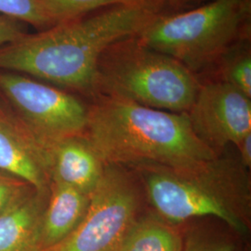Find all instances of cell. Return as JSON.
Listing matches in <instances>:
<instances>
[{
	"label": "cell",
	"instance_id": "6da1fadb",
	"mask_svg": "<svg viewBox=\"0 0 251 251\" xmlns=\"http://www.w3.org/2000/svg\"><path fill=\"white\" fill-rule=\"evenodd\" d=\"M157 15L144 7L116 6L89 18L57 24L1 47L0 71L96 94L100 55L118 40L139 35Z\"/></svg>",
	"mask_w": 251,
	"mask_h": 251
},
{
	"label": "cell",
	"instance_id": "7c38bea8",
	"mask_svg": "<svg viewBox=\"0 0 251 251\" xmlns=\"http://www.w3.org/2000/svg\"><path fill=\"white\" fill-rule=\"evenodd\" d=\"M90 203L89 195L52 181L41 224V251L61 242L72 233L84 219Z\"/></svg>",
	"mask_w": 251,
	"mask_h": 251
},
{
	"label": "cell",
	"instance_id": "277c9868",
	"mask_svg": "<svg viewBox=\"0 0 251 251\" xmlns=\"http://www.w3.org/2000/svg\"><path fill=\"white\" fill-rule=\"evenodd\" d=\"M200 84L176 59L144 45L138 36L118 40L100 57L96 94L172 113H187Z\"/></svg>",
	"mask_w": 251,
	"mask_h": 251
},
{
	"label": "cell",
	"instance_id": "ba28073f",
	"mask_svg": "<svg viewBox=\"0 0 251 251\" xmlns=\"http://www.w3.org/2000/svg\"><path fill=\"white\" fill-rule=\"evenodd\" d=\"M187 115L198 137L214 150L238 146L251 133V98L225 81L200 86Z\"/></svg>",
	"mask_w": 251,
	"mask_h": 251
},
{
	"label": "cell",
	"instance_id": "4fadbf2b",
	"mask_svg": "<svg viewBox=\"0 0 251 251\" xmlns=\"http://www.w3.org/2000/svg\"><path fill=\"white\" fill-rule=\"evenodd\" d=\"M179 230L162 218L147 216L135 220L119 251H182Z\"/></svg>",
	"mask_w": 251,
	"mask_h": 251
},
{
	"label": "cell",
	"instance_id": "ffe728a7",
	"mask_svg": "<svg viewBox=\"0 0 251 251\" xmlns=\"http://www.w3.org/2000/svg\"><path fill=\"white\" fill-rule=\"evenodd\" d=\"M238 149L241 154V162L245 168L251 166V133L247 135L238 144Z\"/></svg>",
	"mask_w": 251,
	"mask_h": 251
},
{
	"label": "cell",
	"instance_id": "ac0fdd59",
	"mask_svg": "<svg viewBox=\"0 0 251 251\" xmlns=\"http://www.w3.org/2000/svg\"><path fill=\"white\" fill-rule=\"evenodd\" d=\"M232 243L203 234H192L183 245L182 251H233Z\"/></svg>",
	"mask_w": 251,
	"mask_h": 251
},
{
	"label": "cell",
	"instance_id": "e0dca14e",
	"mask_svg": "<svg viewBox=\"0 0 251 251\" xmlns=\"http://www.w3.org/2000/svg\"><path fill=\"white\" fill-rule=\"evenodd\" d=\"M32 189L25 181L0 171V214Z\"/></svg>",
	"mask_w": 251,
	"mask_h": 251
},
{
	"label": "cell",
	"instance_id": "2e32d148",
	"mask_svg": "<svg viewBox=\"0 0 251 251\" xmlns=\"http://www.w3.org/2000/svg\"><path fill=\"white\" fill-rule=\"evenodd\" d=\"M0 15L36 27L53 26L40 0H0Z\"/></svg>",
	"mask_w": 251,
	"mask_h": 251
},
{
	"label": "cell",
	"instance_id": "52a82bcc",
	"mask_svg": "<svg viewBox=\"0 0 251 251\" xmlns=\"http://www.w3.org/2000/svg\"><path fill=\"white\" fill-rule=\"evenodd\" d=\"M139 205V194L128 174L120 167L105 166L79 225L61 242L42 251H119Z\"/></svg>",
	"mask_w": 251,
	"mask_h": 251
},
{
	"label": "cell",
	"instance_id": "5b68a950",
	"mask_svg": "<svg viewBox=\"0 0 251 251\" xmlns=\"http://www.w3.org/2000/svg\"><path fill=\"white\" fill-rule=\"evenodd\" d=\"M251 12V0H212L172 15H157L137 36L195 73L217 63L241 39Z\"/></svg>",
	"mask_w": 251,
	"mask_h": 251
},
{
	"label": "cell",
	"instance_id": "8992f818",
	"mask_svg": "<svg viewBox=\"0 0 251 251\" xmlns=\"http://www.w3.org/2000/svg\"><path fill=\"white\" fill-rule=\"evenodd\" d=\"M0 92L44 150L85 133L89 108L65 91L22 74L0 71Z\"/></svg>",
	"mask_w": 251,
	"mask_h": 251
},
{
	"label": "cell",
	"instance_id": "9a60e30c",
	"mask_svg": "<svg viewBox=\"0 0 251 251\" xmlns=\"http://www.w3.org/2000/svg\"><path fill=\"white\" fill-rule=\"evenodd\" d=\"M218 62L224 81L251 98V50L248 38H241L230 46Z\"/></svg>",
	"mask_w": 251,
	"mask_h": 251
},
{
	"label": "cell",
	"instance_id": "7a4b0ae2",
	"mask_svg": "<svg viewBox=\"0 0 251 251\" xmlns=\"http://www.w3.org/2000/svg\"><path fill=\"white\" fill-rule=\"evenodd\" d=\"M84 135L104 166L191 169L218 156L198 137L187 113L100 96L89 108Z\"/></svg>",
	"mask_w": 251,
	"mask_h": 251
},
{
	"label": "cell",
	"instance_id": "3957f363",
	"mask_svg": "<svg viewBox=\"0 0 251 251\" xmlns=\"http://www.w3.org/2000/svg\"><path fill=\"white\" fill-rule=\"evenodd\" d=\"M137 170L149 202L165 221L179 224L211 216L240 234L249 232L250 184L236 162L217 156L191 169L141 166Z\"/></svg>",
	"mask_w": 251,
	"mask_h": 251
},
{
	"label": "cell",
	"instance_id": "30bf717a",
	"mask_svg": "<svg viewBox=\"0 0 251 251\" xmlns=\"http://www.w3.org/2000/svg\"><path fill=\"white\" fill-rule=\"evenodd\" d=\"M50 181L60 182L91 196L105 166L85 136L62 140L45 149Z\"/></svg>",
	"mask_w": 251,
	"mask_h": 251
},
{
	"label": "cell",
	"instance_id": "8fae6325",
	"mask_svg": "<svg viewBox=\"0 0 251 251\" xmlns=\"http://www.w3.org/2000/svg\"><path fill=\"white\" fill-rule=\"evenodd\" d=\"M50 191L30 190L0 214V251H41L42 218Z\"/></svg>",
	"mask_w": 251,
	"mask_h": 251
},
{
	"label": "cell",
	"instance_id": "d6986e66",
	"mask_svg": "<svg viewBox=\"0 0 251 251\" xmlns=\"http://www.w3.org/2000/svg\"><path fill=\"white\" fill-rule=\"evenodd\" d=\"M25 35L17 20L0 15V48L17 41Z\"/></svg>",
	"mask_w": 251,
	"mask_h": 251
},
{
	"label": "cell",
	"instance_id": "7402d4cb",
	"mask_svg": "<svg viewBox=\"0 0 251 251\" xmlns=\"http://www.w3.org/2000/svg\"><path fill=\"white\" fill-rule=\"evenodd\" d=\"M152 1H153V2H155V3H156L160 8L163 7V5L165 4V0H152Z\"/></svg>",
	"mask_w": 251,
	"mask_h": 251
},
{
	"label": "cell",
	"instance_id": "5bb4252c",
	"mask_svg": "<svg viewBox=\"0 0 251 251\" xmlns=\"http://www.w3.org/2000/svg\"><path fill=\"white\" fill-rule=\"evenodd\" d=\"M46 13L54 25L81 18L86 13L109 6H133L151 9L156 12L160 7L152 0H40Z\"/></svg>",
	"mask_w": 251,
	"mask_h": 251
},
{
	"label": "cell",
	"instance_id": "44dd1931",
	"mask_svg": "<svg viewBox=\"0 0 251 251\" xmlns=\"http://www.w3.org/2000/svg\"><path fill=\"white\" fill-rule=\"evenodd\" d=\"M202 0H165L171 8L175 10L183 11L184 9H188L191 7H197L201 3ZM192 9V8H191Z\"/></svg>",
	"mask_w": 251,
	"mask_h": 251
},
{
	"label": "cell",
	"instance_id": "9c48e42d",
	"mask_svg": "<svg viewBox=\"0 0 251 251\" xmlns=\"http://www.w3.org/2000/svg\"><path fill=\"white\" fill-rule=\"evenodd\" d=\"M0 171L40 192L50 191L45 150L18 120L0 111Z\"/></svg>",
	"mask_w": 251,
	"mask_h": 251
}]
</instances>
